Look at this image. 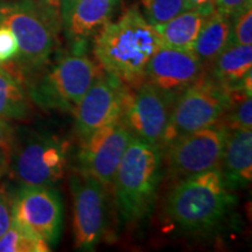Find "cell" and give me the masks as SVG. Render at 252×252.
I'll return each instance as SVG.
<instances>
[{
    "instance_id": "cell-1",
    "label": "cell",
    "mask_w": 252,
    "mask_h": 252,
    "mask_svg": "<svg viewBox=\"0 0 252 252\" xmlns=\"http://www.w3.org/2000/svg\"><path fill=\"white\" fill-rule=\"evenodd\" d=\"M160 46L156 27L134 5L94 36V55L103 71L131 87L144 81L147 63Z\"/></svg>"
},
{
    "instance_id": "cell-2",
    "label": "cell",
    "mask_w": 252,
    "mask_h": 252,
    "mask_svg": "<svg viewBox=\"0 0 252 252\" xmlns=\"http://www.w3.org/2000/svg\"><path fill=\"white\" fill-rule=\"evenodd\" d=\"M237 197L220 168L175 182L165 201V212L175 228L187 234L208 232L224 220Z\"/></svg>"
},
{
    "instance_id": "cell-3",
    "label": "cell",
    "mask_w": 252,
    "mask_h": 252,
    "mask_svg": "<svg viewBox=\"0 0 252 252\" xmlns=\"http://www.w3.org/2000/svg\"><path fill=\"white\" fill-rule=\"evenodd\" d=\"M0 25L13 32L19 46L17 59L5 67L30 83L49 65L62 30L61 20L37 0H0Z\"/></svg>"
},
{
    "instance_id": "cell-4",
    "label": "cell",
    "mask_w": 252,
    "mask_h": 252,
    "mask_svg": "<svg viewBox=\"0 0 252 252\" xmlns=\"http://www.w3.org/2000/svg\"><path fill=\"white\" fill-rule=\"evenodd\" d=\"M161 178V149L132 135L112 180L125 223H137L150 215Z\"/></svg>"
},
{
    "instance_id": "cell-5",
    "label": "cell",
    "mask_w": 252,
    "mask_h": 252,
    "mask_svg": "<svg viewBox=\"0 0 252 252\" xmlns=\"http://www.w3.org/2000/svg\"><path fill=\"white\" fill-rule=\"evenodd\" d=\"M102 71L84 50L75 48L32 80L27 90L41 109L72 112Z\"/></svg>"
},
{
    "instance_id": "cell-6",
    "label": "cell",
    "mask_w": 252,
    "mask_h": 252,
    "mask_svg": "<svg viewBox=\"0 0 252 252\" xmlns=\"http://www.w3.org/2000/svg\"><path fill=\"white\" fill-rule=\"evenodd\" d=\"M67 154V141L52 132L15 134L7 173L20 185L55 186L65 174Z\"/></svg>"
},
{
    "instance_id": "cell-7",
    "label": "cell",
    "mask_w": 252,
    "mask_h": 252,
    "mask_svg": "<svg viewBox=\"0 0 252 252\" xmlns=\"http://www.w3.org/2000/svg\"><path fill=\"white\" fill-rule=\"evenodd\" d=\"M229 106V94L204 76L176 97L167 123L161 151L181 135L208 127L222 119Z\"/></svg>"
},
{
    "instance_id": "cell-8",
    "label": "cell",
    "mask_w": 252,
    "mask_h": 252,
    "mask_svg": "<svg viewBox=\"0 0 252 252\" xmlns=\"http://www.w3.org/2000/svg\"><path fill=\"white\" fill-rule=\"evenodd\" d=\"M229 127L216 123L181 135L162 150L167 174L178 181L209 169L220 168Z\"/></svg>"
},
{
    "instance_id": "cell-9",
    "label": "cell",
    "mask_w": 252,
    "mask_h": 252,
    "mask_svg": "<svg viewBox=\"0 0 252 252\" xmlns=\"http://www.w3.org/2000/svg\"><path fill=\"white\" fill-rule=\"evenodd\" d=\"M106 189L97 179L80 171L71 174L72 231L76 250L94 251L102 241L108 223Z\"/></svg>"
},
{
    "instance_id": "cell-10",
    "label": "cell",
    "mask_w": 252,
    "mask_h": 252,
    "mask_svg": "<svg viewBox=\"0 0 252 252\" xmlns=\"http://www.w3.org/2000/svg\"><path fill=\"white\" fill-rule=\"evenodd\" d=\"M175 99L149 82L141 81L127 87L121 122L131 135L161 149L163 133Z\"/></svg>"
},
{
    "instance_id": "cell-11",
    "label": "cell",
    "mask_w": 252,
    "mask_h": 252,
    "mask_svg": "<svg viewBox=\"0 0 252 252\" xmlns=\"http://www.w3.org/2000/svg\"><path fill=\"white\" fill-rule=\"evenodd\" d=\"M13 220L21 228L45 241L58 244L63 225V204L54 186L21 185L13 194Z\"/></svg>"
},
{
    "instance_id": "cell-12",
    "label": "cell",
    "mask_w": 252,
    "mask_h": 252,
    "mask_svg": "<svg viewBox=\"0 0 252 252\" xmlns=\"http://www.w3.org/2000/svg\"><path fill=\"white\" fill-rule=\"evenodd\" d=\"M127 87L117 77L102 71L71 113L80 140L103 126L121 121Z\"/></svg>"
},
{
    "instance_id": "cell-13",
    "label": "cell",
    "mask_w": 252,
    "mask_h": 252,
    "mask_svg": "<svg viewBox=\"0 0 252 252\" xmlns=\"http://www.w3.org/2000/svg\"><path fill=\"white\" fill-rule=\"evenodd\" d=\"M131 133L121 121L105 125L81 140L77 153L78 171L104 186L112 184Z\"/></svg>"
},
{
    "instance_id": "cell-14",
    "label": "cell",
    "mask_w": 252,
    "mask_h": 252,
    "mask_svg": "<svg viewBox=\"0 0 252 252\" xmlns=\"http://www.w3.org/2000/svg\"><path fill=\"white\" fill-rule=\"evenodd\" d=\"M206 70L191 50L160 46L147 63L144 81L176 98L206 76Z\"/></svg>"
},
{
    "instance_id": "cell-15",
    "label": "cell",
    "mask_w": 252,
    "mask_h": 252,
    "mask_svg": "<svg viewBox=\"0 0 252 252\" xmlns=\"http://www.w3.org/2000/svg\"><path fill=\"white\" fill-rule=\"evenodd\" d=\"M122 0H78L63 26L68 40L75 48L82 46L112 20Z\"/></svg>"
},
{
    "instance_id": "cell-16",
    "label": "cell",
    "mask_w": 252,
    "mask_h": 252,
    "mask_svg": "<svg viewBox=\"0 0 252 252\" xmlns=\"http://www.w3.org/2000/svg\"><path fill=\"white\" fill-rule=\"evenodd\" d=\"M222 175L229 188H244L252 180V132L229 128L222 157Z\"/></svg>"
},
{
    "instance_id": "cell-17",
    "label": "cell",
    "mask_w": 252,
    "mask_h": 252,
    "mask_svg": "<svg viewBox=\"0 0 252 252\" xmlns=\"http://www.w3.org/2000/svg\"><path fill=\"white\" fill-rule=\"evenodd\" d=\"M214 11V5L185 9L167 23L156 26L161 45L193 52L194 42L201 28Z\"/></svg>"
},
{
    "instance_id": "cell-18",
    "label": "cell",
    "mask_w": 252,
    "mask_h": 252,
    "mask_svg": "<svg viewBox=\"0 0 252 252\" xmlns=\"http://www.w3.org/2000/svg\"><path fill=\"white\" fill-rule=\"evenodd\" d=\"M33 112L25 81L13 70L0 65V119L26 121Z\"/></svg>"
},
{
    "instance_id": "cell-19",
    "label": "cell",
    "mask_w": 252,
    "mask_h": 252,
    "mask_svg": "<svg viewBox=\"0 0 252 252\" xmlns=\"http://www.w3.org/2000/svg\"><path fill=\"white\" fill-rule=\"evenodd\" d=\"M252 67V46L230 43L212 64L213 80L223 89H241L242 80Z\"/></svg>"
},
{
    "instance_id": "cell-20",
    "label": "cell",
    "mask_w": 252,
    "mask_h": 252,
    "mask_svg": "<svg viewBox=\"0 0 252 252\" xmlns=\"http://www.w3.org/2000/svg\"><path fill=\"white\" fill-rule=\"evenodd\" d=\"M231 19L214 11L195 40L193 53L202 62L204 68L212 67L217 56L230 45Z\"/></svg>"
},
{
    "instance_id": "cell-21",
    "label": "cell",
    "mask_w": 252,
    "mask_h": 252,
    "mask_svg": "<svg viewBox=\"0 0 252 252\" xmlns=\"http://www.w3.org/2000/svg\"><path fill=\"white\" fill-rule=\"evenodd\" d=\"M50 247L30 234L13 220L7 231L0 237V252H47Z\"/></svg>"
},
{
    "instance_id": "cell-22",
    "label": "cell",
    "mask_w": 252,
    "mask_h": 252,
    "mask_svg": "<svg viewBox=\"0 0 252 252\" xmlns=\"http://www.w3.org/2000/svg\"><path fill=\"white\" fill-rule=\"evenodd\" d=\"M229 106L222 118L229 128H252V98L242 89L228 90Z\"/></svg>"
},
{
    "instance_id": "cell-23",
    "label": "cell",
    "mask_w": 252,
    "mask_h": 252,
    "mask_svg": "<svg viewBox=\"0 0 252 252\" xmlns=\"http://www.w3.org/2000/svg\"><path fill=\"white\" fill-rule=\"evenodd\" d=\"M135 5L154 27L169 21L185 11V0H134Z\"/></svg>"
},
{
    "instance_id": "cell-24",
    "label": "cell",
    "mask_w": 252,
    "mask_h": 252,
    "mask_svg": "<svg viewBox=\"0 0 252 252\" xmlns=\"http://www.w3.org/2000/svg\"><path fill=\"white\" fill-rule=\"evenodd\" d=\"M231 19V35L230 43L235 45H252V2L230 17Z\"/></svg>"
},
{
    "instance_id": "cell-25",
    "label": "cell",
    "mask_w": 252,
    "mask_h": 252,
    "mask_svg": "<svg viewBox=\"0 0 252 252\" xmlns=\"http://www.w3.org/2000/svg\"><path fill=\"white\" fill-rule=\"evenodd\" d=\"M14 140L15 130L13 125L7 121L0 119V167L5 168L7 172Z\"/></svg>"
},
{
    "instance_id": "cell-26",
    "label": "cell",
    "mask_w": 252,
    "mask_h": 252,
    "mask_svg": "<svg viewBox=\"0 0 252 252\" xmlns=\"http://www.w3.org/2000/svg\"><path fill=\"white\" fill-rule=\"evenodd\" d=\"M18 53V41L13 32L0 25V65L11 64L17 59Z\"/></svg>"
},
{
    "instance_id": "cell-27",
    "label": "cell",
    "mask_w": 252,
    "mask_h": 252,
    "mask_svg": "<svg viewBox=\"0 0 252 252\" xmlns=\"http://www.w3.org/2000/svg\"><path fill=\"white\" fill-rule=\"evenodd\" d=\"M13 220V194L0 184V237L7 231Z\"/></svg>"
},
{
    "instance_id": "cell-28",
    "label": "cell",
    "mask_w": 252,
    "mask_h": 252,
    "mask_svg": "<svg viewBox=\"0 0 252 252\" xmlns=\"http://www.w3.org/2000/svg\"><path fill=\"white\" fill-rule=\"evenodd\" d=\"M249 2L252 0H214V9L230 18Z\"/></svg>"
},
{
    "instance_id": "cell-29",
    "label": "cell",
    "mask_w": 252,
    "mask_h": 252,
    "mask_svg": "<svg viewBox=\"0 0 252 252\" xmlns=\"http://www.w3.org/2000/svg\"><path fill=\"white\" fill-rule=\"evenodd\" d=\"M78 0H60V15H61L62 28L67 24L69 15H70L72 8L75 7Z\"/></svg>"
},
{
    "instance_id": "cell-30",
    "label": "cell",
    "mask_w": 252,
    "mask_h": 252,
    "mask_svg": "<svg viewBox=\"0 0 252 252\" xmlns=\"http://www.w3.org/2000/svg\"><path fill=\"white\" fill-rule=\"evenodd\" d=\"M37 1H39L41 6H42L47 12H49L53 17L61 20V15H60V0H37Z\"/></svg>"
},
{
    "instance_id": "cell-31",
    "label": "cell",
    "mask_w": 252,
    "mask_h": 252,
    "mask_svg": "<svg viewBox=\"0 0 252 252\" xmlns=\"http://www.w3.org/2000/svg\"><path fill=\"white\" fill-rule=\"evenodd\" d=\"M208 5H214V0H185V9L202 7Z\"/></svg>"
},
{
    "instance_id": "cell-32",
    "label": "cell",
    "mask_w": 252,
    "mask_h": 252,
    "mask_svg": "<svg viewBox=\"0 0 252 252\" xmlns=\"http://www.w3.org/2000/svg\"><path fill=\"white\" fill-rule=\"evenodd\" d=\"M6 173H7V171H6L5 168H2V167H0V180H1V178L6 174Z\"/></svg>"
}]
</instances>
